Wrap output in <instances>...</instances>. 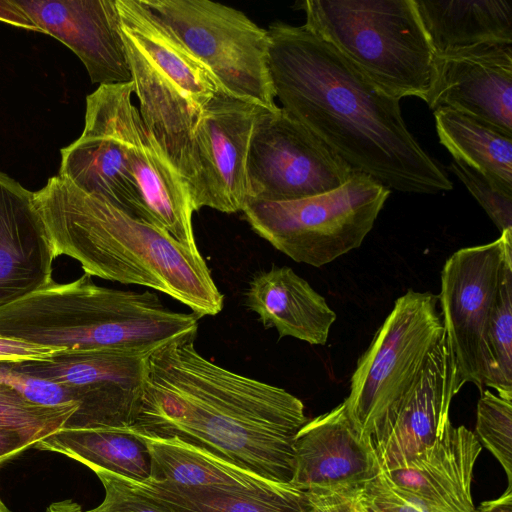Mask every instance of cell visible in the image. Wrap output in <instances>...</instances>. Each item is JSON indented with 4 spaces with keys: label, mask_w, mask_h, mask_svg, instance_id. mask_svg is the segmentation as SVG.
Segmentation results:
<instances>
[{
    "label": "cell",
    "mask_w": 512,
    "mask_h": 512,
    "mask_svg": "<svg viewBox=\"0 0 512 512\" xmlns=\"http://www.w3.org/2000/svg\"><path fill=\"white\" fill-rule=\"evenodd\" d=\"M267 34L269 75L282 108L355 172L400 192L452 189L408 130L400 100L305 24L274 23Z\"/></svg>",
    "instance_id": "1"
},
{
    "label": "cell",
    "mask_w": 512,
    "mask_h": 512,
    "mask_svg": "<svg viewBox=\"0 0 512 512\" xmlns=\"http://www.w3.org/2000/svg\"><path fill=\"white\" fill-rule=\"evenodd\" d=\"M197 333L147 358L133 428L176 437L268 481L291 484L293 440L308 421L304 404L283 388L228 370L202 356Z\"/></svg>",
    "instance_id": "2"
},
{
    "label": "cell",
    "mask_w": 512,
    "mask_h": 512,
    "mask_svg": "<svg viewBox=\"0 0 512 512\" xmlns=\"http://www.w3.org/2000/svg\"><path fill=\"white\" fill-rule=\"evenodd\" d=\"M34 200L56 256L75 259L84 273L167 294L199 318L222 310L224 296L199 250L58 175Z\"/></svg>",
    "instance_id": "3"
},
{
    "label": "cell",
    "mask_w": 512,
    "mask_h": 512,
    "mask_svg": "<svg viewBox=\"0 0 512 512\" xmlns=\"http://www.w3.org/2000/svg\"><path fill=\"white\" fill-rule=\"evenodd\" d=\"M199 317L177 312L151 291L99 286L84 273L0 308V336L64 350H119L149 355L197 333Z\"/></svg>",
    "instance_id": "4"
},
{
    "label": "cell",
    "mask_w": 512,
    "mask_h": 512,
    "mask_svg": "<svg viewBox=\"0 0 512 512\" xmlns=\"http://www.w3.org/2000/svg\"><path fill=\"white\" fill-rule=\"evenodd\" d=\"M116 3L141 120L191 196L198 173L194 131L219 85L140 0Z\"/></svg>",
    "instance_id": "5"
},
{
    "label": "cell",
    "mask_w": 512,
    "mask_h": 512,
    "mask_svg": "<svg viewBox=\"0 0 512 512\" xmlns=\"http://www.w3.org/2000/svg\"><path fill=\"white\" fill-rule=\"evenodd\" d=\"M305 25L393 98L428 102L435 51L414 0H306Z\"/></svg>",
    "instance_id": "6"
},
{
    "label": "cell",
    "mask_w": 512,
    "mask_h": 512,
    "mask_svg": "<svg viewBox=\"0 0 512 512\" xmlns=\"http://www.w3.org/2000/svg\"><path fill=\"white\" fill-rule=\"evenodd\" d=\"M443 333L438 295L409 289L358 359L344 404L355 430L372 447Z\"/></svg>",
    "instance_id": "7"
},
{
    "label": "cell",
    "mask_w": 512,
    "mask_h": 512,
    "mask_svg": "<svg viewBox=\"0 0 512 512\" xmlns=\"http://www.w3.org/2000/svg\"><path fill=\"white\" fill-rule=\"evenodd\" d=\"M390 192L356 173L331 192L291 201L249 200L242 212L275 249L295 262L321 267L361 246Z\"/></svg>",
    "instance_id": "8"
},
{
    "label": "cell",
    "mask_w": 512,
    "mask_h": 512,
    "mask_svg": "<svg viewBox=\"0 0 512 512\" xmlns=\"http://www.w3.org/2000/svg\"><path fill=\"white\" fill-rule=\"evenodd\" d=\"M236 98L275 110L269 40L244 13L209 0H140Z\"/></svg>",
    "instance_id": "9"
},
{
    "label": "cell",
    "mask_w": 512,
    "mask_h": 512,
    "mask_svg": "<svg viewBox=\"0 0 512 512\" xmlns=\"http://www.w3.org/2000/svg\"><path fill=\"white\" fill-rule=\"evenodd\" d=\"M133 85H100L86 98L81 136L61 150L58 176L82 192L98 196L130 216L150 223L130 157ZM151 224V223H150Z\"/></svg>",
    "instance_id": "10"
},
{
    "label": "cell",
    "mask_w": 512,
    "mask_h": 512,
    "mask_svg": "<svg viewBox=\"0 0 512 512\" xmlns=\"http://www.w3.org/2000/svg\"><path fill=\"white\" fill-rule=\"evenodd\" d=\"M246 170L249 200L270 202L325 194L358 173L282 107L257 117Z\"/></svg>",
    "instance_id": "11"
},
{
    "label": "cell",
    "mask_w": 512,
    "mask_h": 512,
    "mask_svg": "<svg viewBox=\"0 0 512 512\" xmlns=\"http://www.w3.org/2000/svg\"><path fill=\"white\" fill-rule=\"evenodd\" d=\"M512 259V231L493 242L462 248L445 262L438 295L457 387L473 383L482 392L487 370L485 335L506 262Z\"/></svg>",
    "instance_id": "12"
},
{
    "label": "cell",
    "mask_w": 512,
    "mask_h": 512,
    "mask_svg": "<svg viewBox=\"0 0 512 512\" xmlns=\"http://www.w3.org/2000/svg\"><path fill=\"white\" fill-rule=\"evenodd\" d=\"M149 355L110 349L64 350L47 360L12 364L74 392L78 409L62 429L124 428L136 421Z\"/></svg>",
    "instance_id": "13"
},
{
    "label": "cell",
    "mask_w": 512,
    "mask_h": 512,
    "mask_svg": "<svg viewBox=\"0 0 512 512\" xmlns=\"http://www.w3.org/2000/svg\"><path fill=\"white\" fill-rule=\"evenodd\" d=\"M263 109L221 89L203 109L193 137L198 169L190 196L194 211L202 207L224 213L243 211L249 200V145Z\"/></svg>",
    "instance_id": "14"
},
{
    "label": "cell",
    "mask_w": 512,
    "mask_h": 512,
    "mask_svg": "<svg viewBox=\"0 0 512 512\" xmlns=\"http://www.w3.org/2000/svg\"><path fill=\"white\" fill-rule=\"evenodd\" d=\"M512 135V45L483 44L436 54L427 102Z\"/></svg>",
    "instance_id": "15"
},
{
    "label": "cell",
    "mask_w": 512,
    "mask_h": 512,
    "mask_svg": "<svg viewBox=\"0 0 512 512\" xmlns=\"http://www.w3.org/2000/svg\"><path fill=\"white\" fill-rule=\"evenodd\" d=\"M41 33L72 50L92 83L131 82L116 0H16Z\"/></svg>",
    "instance_id": "16"
},
{
    "label": "cell",
    "mask_w": 512,
    "mask_h": 512,
    "mask_svg": "<svg viewBox=\"0 0 512 512\" xmlns=\"http://www.w3.org/2000/svg\"><path fill=\"white\" fill-rule=\"evenodd\" d=\"M458 392L455 362L444 332L420 376L373 441L380 469L398 467L429 447L451 423L450 406Z\"/></svg>",
    "instance_id": "17"
},
{
    "label": "cell",
    "mask_w": 512,
    "mask_h": 512,
    "mask_svg": "<svg viewBox=\"0 0 512 512\" xmlns=\"http://www.w3.org/2000/svg\"><path fill=\"white\" fill-rule=\"evenodd\" d=\"M291 485L302 490L359 489L380 470L375 451L355 430L344 402L308 421L293 440Z\"/></svg>",
    "instance_id": "18"
},
{
    "label": "cell",
    "mask_w": 512,
    "mask_h": 512,
    "mask_svg": "<svg viewBox=\"0 0 512 512\" xmlns=\"http://www.w3.org/2000/svg\"><path fill=\"white\" fill-rule=\"evenodd\" d=\"M56 258L34 192L0 171V308L49 285Z\"/></svg>",
    "instance_id": "19"
},
{
    "label": "cell",
    "mask_w": 512,
    "mask_h": 512,
    "mask_svg": "<svg viewBox=\"0 0 512 512\" xmlns=\"http://www.w3.org/2000/svg\"><path fill=\"white\" fill-rule=\"evenodd\" d=\"M481 451L474 432L450 423L425 450L384 472L428 512H476L471 486Z\"/></svg>",
    "instance_id": "20"
},
{
    "label": "cell",
    "mask_w": 512,
    "mask_h": 512,
    "mask_svg": "<svg viewBox=\"0 0 512 512\" xmlns=\"http://www.w3.org/2000/svg\"><path fill=\"white\" fill-rule=\"evenodd\" d=\"M246 306L279 338L291 336L311 345H325L336 313L325 298L287 266L256 273L246 290Z\"/></svg>",
    "instance_id": "21"
},
{
    "label": "cell",
    "mask_w": 512,
    "mask_h": 512,
    "mask_svg": "<svg viewBox=\"0 0 512 512\" xmlns=\"http://www.w3.org/2000/svg\"><path fill=\"white\" fill-rule=\"evenodd\" d=\"M130 157L150 223L166 231L182 245L198 250L188 187L143 124L138 108L133 120Z\"/></svg>",
    "instance_id": "22"
},
{
    "label": "cell",
    "mask_w": 512,
    "mask_h": 512,
    "mask_svg": "<svg viewBox=\"0 0 512 512\" xmlns=\"http://www.w3.org/2000/svg\"><path fill=\"white\" fill-rule=\"evenodd\" d=\"M435 54L483 44L512 45L510 0H414Z\"/></svg>",
    "instance_id": "23"
},
{
    "label": "cell",
    "mask_w": 512,
    "mask_h": 512,
    "mask_svg": "<svg viewBox=\"0 0 512 512\" xmlns=\"http://www.w3.org/2000/svg\"><path fill=\"white\" fill-rule=\"evenodd\" d=\"M35 447L63 454L93 471L114 473L137 483L150 480V452L144 436L132 426L61 429Z\"/></svg>",
    "instance_id": "24"
},
{
    "label": "cell",
    "mask_w": 512,
    "mask_h": 512,
    "mask_svg": "<svg viewBox=\"0 0 512 512\" xmlns=\"http://www.w3.org/2000/svg\"><path fill=\"white\" fill-rule=\"evenodd\" d=\"M126 480L134 489L170 512H311L306 492L291 484L253 489L180 488Z\"/></svg>",
    "instance_id": "25"
},
{
    "label": "cell",
    "mask_w": 512,
    "mask_h": 512,
    "mask_svg": "<svg viewBox=\"0 0 512 512\" xmlns=\"http://www.w3.org/2000/svg\"><path fill=\"white\" fill-rule=\"evenodd\" d=\"M141 433V432H140ZM142 434V433H141ZM151 457L148 482L180 488H265L275 484L176 437L142 434Z\"/></svg>",
    "instance_id": "26"
},
{
    "label": "cell",
    "mask_w": 512,
    "mask_h": 512,
    "mask_svg": "<svg viewBox=\"0 0 512 512\" xmlns=\"http://www.w3.org/2000/svg\"><path fill=\"white\" fill-rule=\"evenodd\" d=\"M434 118L439 141L453 159L512 193V135L445 106L434 111Z\"/></svg>",
    "instance_id": "27"
},
{
    "label": "cell",
    "mask_w": 512,
    "mask_h": 512,
    "mask_svg": "<svg viewBox=\"0 0 512 512\" xmlns=\"http://www.w3.org/2000/svg\"><path fill=\"white\" fill-rule=\"evenodd\" d=\"M484 385L512 400V259L504 267L485 335Z\"/></svg>",
    "instance_id": "28"
},
{
    "label": "cell",
    "mask_w": 512,
    "mask_h": 512,
    "mask_svg": "<svg viewBox=\"0 0 512 512\" xmlns=\"http://www.w3.org/2000/svg\"><path fill=\"white\" fill-rule=\"evenodd\" d=\"M474 433L501 464L512 487V400L490 390L482 391Z\"/></svg>",
    "instance_id": "29"
},
{
    "label": "cell",
    "mask_w": 512,
    "mask_h": 512,
    "mask_svg": "<svg viewBox=\"0 0 512 512\" xmlns=\"http://www.w3.org/2000/svg\"><path fill=\"white\" fill-rule=\"evenodd\" d=\"M76 410V405L38 404L0 385V426L28 432L44 439L61 430Z\"/></svg>",
    "instance_id": "30"
},
{
    "label": "cell",
    "mask_w": 512,
    "mask_h": 512,
    "mask_svg": "<svg viewBox=\"0 0 512 512\" xmlns=\"http://www.w3.org/2000/svg\"><path fill=\"white\" fill-rule=\"evenodd\" d=\"M449 170L463 182L501 233L512 231L511 192L496 186L483 174L458 159L451 161Z\"/></svg>",
    "instance_id": "31"
},
{
    "label": "cell",
    "mask_w": 512,
    "mask_h": 512,
    "mask_svg": "<svg viewBox=\"0 0 512 512\" xmlns=\"http://www.w3.org/2000/svg\"><path fill=\"white\" fill-rule=\"evenodd\" d=\"M0 385L19 393L26 399L46 405H76L74 392L58 383L36 377L15 368L12 362H0Z\"/></svg>",
    "instance_id": "32"
},
{
    "label": "cell",
    "mask_w": 512,
    "mask_h": 512,
    "mask_svg": "<svg viewBox=\"0 0 512 512\" xmlns=\"http://www.w3.org/2000/svg\"><path fill=\"white\" fill-rule=\"evenodd\" d=\"M359 505L369 512H428L416 498L397 487L381 469L362 487Z\"/></svg>",
    "instance_id": "33"
},
{
    "label": "cell",
    "mask_w": 512,
    "mask_h": 512,
    "mask_svg": "<svg viewBox=\"0 0 512 512\" xmlns=\"http://www.w3.org/2000/svg\"><path fill=\"white\" fill-rule=\"evenodd\" d=\"M105 496L95 508L84 512H170L134 489L126 479L114 473L95 470Z\"/></svg>",
    "instance_id": "34"
},
{
    "label": "cell",
    "mask_w": 512,
    "mask_h": 512,
    "mask_svg": "<svg viewBox=\"0 0 512 512\" xmlns=\"http://www.w3.org/2000/svg\"><path fill=\"white\" fill-rule=\"evenodd\" d=\"M359 489L305 491L311 512H356L360 497Z\"/></svg>",
    "instance_id": "35"
},
{
    "label": "cell",
    "mask_w": 512,
    "mask_h": 512,
    "mask_svg": "<svg viewBox=\"0 0 512 512\" xmlns=\"http://www.w3.org/2000/svg\"><path fill=\"white\" fill-rule=\"evenodd\" d=\"M64 351L30 343L17 338L0 336V362L40 361Z\"/></svg>",
    "instance_id": "36"
},
{
    "label": "cell",
    "mask_w": 512,
    "mask_h": 512,
    "mask_svg": "<svg viewBox=\"0 0 512 512\" xmlns=\"http://www.w3.org/2000/svg\"><path fill=\"white\" fill-rule=\"evenodd\" d=\"M41 440L34 434L0 426V465L35 446Z\"/></svg>",
    "instance_id": "37"
},
{
    "label": "cell",
    "mask_w": 512,
    "mask_h": 512,
    "mask_svg": "<svg viewBox=\"0 0 512 512\" xmlns=\"http://www.w3.org/2000/svg\"><path fill=\"white\" fill-rule=\"evenodd\" d=\"M0 21L31 31L41 32L31 17L17 4L16 0L0 1Z\"/></svg>",
    "instance_id": "38"
},
{
    "label": "cell",
    "mask_w": 512,
    "mask_h": 512,
    "mask_svg": "<svg viewBox=\"0 0 512 512\" xmlns=\"http://www.w3.org/2000/svg\"><path fill=\"white\" fill-rule=\"evenodd\" d=\"M476 512H512V487L508 486L500 497L482 502Z\"/></svg>",
    "instance_id": "39"
},
{
    "label": "cell",
    "mask_w": 512,
    "mask_h": 512,
    "mask_svg": "<svg viewBox=\"0 0 512 512\" xmlns=\"http://www.w3.org/2000/svg\"><path fill=\"white\" fill-rule=\"evenodd\" d=\"M46 512H84L82 507L72 500L54 502L49 505Z\"/></svg>",
    "instance_id": "40"
},
{
    "label": "cell",
    "mask_w": 512,
    "mask_h": 512,
    "mask_svg": "<svg viewBox=\"0 0 512 512\" xmlns=\"http://www.w3.org/2000/svg\"><path fill=\"white\" fill-rule=\"evenodd\" d=\"M0 512H11L0 498Z\"/></svg>",
    "instance_id": "41"
},
{
    "label": "cell",
    "mask_w": 512,
    "mask_h": 512,
    "mask_svg": "<svg viewBox=\"0 0 512 512\" xmlns=\"http://www.w3.org/2000/svg\"><path fill=\"white\" fill-rule=\"evenodd\" d=\"M357 510H358V512H369V511H367L366 509H364L363 507H361V506L359 505V502H358V508H357Z\"/></svg>",
    "instance_id": "42"
},
{
    "label": "cell",
    "mask_w": 512,
    "mask_h": 512,
    "mask_svg": "<svg viewBox=\"0 0 512 512\" xmlns=\"http://www.w3.org/2000/svg\"><path fill=\"white\" fill-rule=\"evenodd\" d=\"M357 508H358V507H357ZM356 512H358V510H357Z\"/></svg>",
    "instance_id": "43"
}]
</instances>
